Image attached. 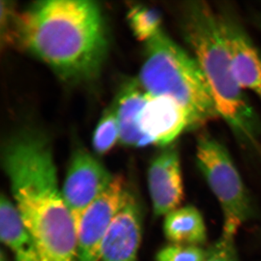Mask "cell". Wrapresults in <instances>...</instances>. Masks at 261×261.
<instances>
[{
	"instance_id": "cell-1",
	"label": "cell",
	"mask_w": 261,
	"mask_h": 261,
	"mask_svg": "<svg viewBox=\"0 0 261 261\" xmlns=\"http://www.w3.org/2000/svg\"><path fill=\"white\" fill-rule=\"evenodd\" d=\"M1 159L13 202L43 261H76L78 231L47 137L33 130L15 134L5 141Z\"/></svg>"
},
{
	"instance_id": "cell-2",
	"label": "cell",
	"mask_w": 261,
	"mask_h": 261,
	"mask_svg": "<svg viewBox=\"0 0 261 261\" xmlns=\"http://www.w3.org/2000/svg\"><path fill=\"white\" fill-rule=\"evenodd\" d=\"M8 34L66 82H82L97 76L108 50L102 11L84 0L37 2L13 15Z\"/></svg>"
},
{
	"instance_id": "cell-3",
	"label": "cell",
	"mask_w": 261,
	"mask_h": 261,
	"mask_svg": "<svg viewBox=\"0 0 261 261\" xmlns=\"http://www.w3.org/2000/svg\"><path fill=\"white\" fill-rule=\"evenodd\" d=\"M180 27L205 76L219 117L240 143L256 147L260 121L233 74L218 13L205 2H187L180 8Z\"/></svg>"
},
{
	"instance_id": "cell-4",
	"label": "cell",
	"mask_w": 261,
	"mask_h": 261,
	"mask_svg": "<svg viewBox=\"0 0 261 261\" xmlns=\"http://www.w3.org/2000/svg\"><path fill=\"white\" fill-rule=\"evenodd\" d=\"M145 43L138 80L145 92L176 101L188 113L192 129L219 117L205 76L191 53L163 30Z\"/></svg>"
},
{
	"instance_id": "cell-5",
	"label": "cell",
	"mask_w": 261,
	"mask_h": 261,
	"mask_svg": "<svg viewBox=\"0 0 261 261\" xmlns=\"http://www.w3.org/2000/svg\"><path fill=\"white\" fill-rule=\"evenodd\" d=\"M196 160L222 209V233L235 237L239 228L255 215V207L238 168L226 147L208 134H202L197 138Z\"/></svg>"
},
{
	"instance_id": "cell-6",
	"label": "cell",
	"mask_w": 261,
	"mask_h": 261,
	"mask_svg": "<svg viewBox=\"0 0 261 261\" xmlns=\"http://www.w3.org/2000/svg\"><path fill=\"white\" fill-rule=\"evenodd\" d=\"M114 176L85 149L73 152L61 190L77 231L86 211L106 191Z\"/></svg>"
},
{
	"instance_id": "cell-7",
	"label": "cell",
	"mask_w": 261,
	"mask_h": 261,
	"mask_svg": "<svg viewBox=\"0 0 261 261\" xmlns=\"http://www.w3.org/2000/svg\"><path fill=\"white\" fill-rule=\"evenodd\" d=\"M127 187L123 176H115L106 191L86 211L79 226L76 261H101L105 237Z\"/></svg>"
},
{
	"instance_id": "cell-8",
	"label": "cell",
	"mask_w": 261,
	"mask_h": 261,
	"mask_svg": "<svg viewBox=\"0 0 261 261\" xmlns=\"http://www.w3.org/2000/svg\"><path fill=\"white\" fill-rule=\"evenodd\" d=\"M142 228V202L134 187L128 185L105 237L101 261H138Z\"/></svg>"
},
{
	"instance_id": "cell-9",
	"label": "cell",
	"mask_w": 261,
	"mask_h": 261,
	"mask_svg": "<svg viewBox=\"0 0 261 261\" xmlns=\"http://www.w3.org/2000/svg\"><path fill=\"white\" fill-rule=\"evenodd\" d=\"M220 27L235 78L261 102V56L243 25L229 10L218 13Z\"/></svg>"
},
{
	"instance_id": "cell-10",
	"label": "cell",
	"mask_w": 261,
	"mask_h": 261,
	"mask_svg": "<svg viewBox=\"0 0 261 261\" xmlns=\"http://www.w3.org/2000/svg\"><path fill=\"white\" fill-rule=\"evenodd\" d=\"M147 184L156 217L180 207L185 192L179 152L173 144L163 147L151 161Z\"/></svg>"
},
{
	"instance_id": "cell-11",
	"label": "cell",
	"mask_w": 261,
	"mask_h": 261,
	"mask_svg": "<svg viewBox=\"0 0 261 261\" xmlns=\"http://www.w3.org/2000/svg\"><path fill=\"white\" fill-rule=\"evenodd\" d=\"M140 126L152 145L163 147L173 145L182 132L192 129L188 113L176 101L150 94L141 113Z\"/></svg>"
},
{
	"instance_id": "cell-12",
	"label": "cell",
	"mask_w": 261,
	"mask_h": 261,
	"mask_svg": "<svg viewBox=\"0 0 261 261\" xmlns=\"http://www.w3.org/2000/svg\"><path fill=\"white\" fill-rule=\"evenodd\" d=\"M138 81L126 82L122 87L113 106L119 126V141L127 147H141L152 145L140 126L141 113L148 100Z\"/></svg>"
},
{
	"instance_id": "cell-13",
	"label": "cell",
	"mask_w": 261,
	"mask_h": 261,
	"mask_svg": "<svg viewBox=\"0 0 261 261\" xmlns=\"http://www.w3.org/2000/svg\"><path fill=\"white\" fill-rule=\"evenodd\" d=\"M0 236L2 242L13 252L15 261H43L14 202L4 195L0 200Z\"/></svg>"
},
{
	"instance_id": "cell-14",
	"label": "cell",
	"mask_w": 261,
	"mask_h": 261,
	"mask_svg": "<svg viewBox=\"0 0 261 261\" xmlns=\"http://www.w3.org/2000/svg\"><path fill=\"white\" fill-rule=\"evenodd\" d=\"M165 236L171 244L202 247L207 242V229L200 211L195 206L180 207L165 216Z\"/></svg>"
},
{
	"instance_id": "cell-15",
	"label": "cell",
	"mask_w": 261,
	"mask_h": 261,
	"mask_svg": "<svg viewBox=\"0 0 261 261\" xmlns=\"http://www.w3.org/2000/svg\"><path fill=\"white\" fill-rule=\"evenodd\" d=\"M128 20L134 35L140 41L147 42L162 31L159 12L145 5H132L128 12Z\"/></svg>"
},
{
	"instance_id": "cell-16",
	"label": "cell",
	"mask_w": 261,
	"mask_h": 261,
	"mask_svg": "<svg viewBox=\"0 0 261 261\" xmlns=\"http://www.w3.org/2000/svg\"><path fill=\"white\" fill-rule=\"evenodd\" d=\"M119 126L113 107L105 112L98 123L93 137V147L99 154L109 152L119 140Z\"/></svg>"
},
{
	"instance_id": "cell-17",
	"label": "cell",
	"mask_w": 261,
	"mask_h": 261,
	"mask_svg": "<svg viewBox=\"0 0 261 261\" xmlns=\"http://www.w3.org/2000/svg\"><path fill=\"white\" fill-rule=\"evenodd\" d=\"M208 254L202 247L169 244L157 252L155 261H205Z\"/></svg>"
},
{
	"instance_id": "cell-18",
	"label": "cell",
	"mask_w": 261,
	"mask_h": 261,
	"mask_svg": "<svg viewBox=\"0 0 261 261\" xmlns=\"http://www.w3.org/2000/svg\"><path fill=\"white\" fill-rule=\"evenodd\" d=\"M234 238L222 233L219 240L209 248L208 256L205 261H240Z\"/></svg>"
},
{
	"instance_id": "cell-19",
	"label": "cell",
	"mask_w": 261,
	"mask_h": 261,
	"mask_svg": "<svg viewBox=\"0 0 261 261\" xmlns=\"http://www.w3.org/2000/svg\"><path fill=\"white\" fill-rule=\"evenodd\" d=\"M1 261H8V260H7V257L5 256L4 254V252H3V250H2L1 252Z\"/></svg>"
},
{
	"instance_id": "cell-20",
	"label": "cell",
	"mask_w": 261,
	"mask_h": 261,
	"mask_svg": "<svg viewBox=\"0 0 261 261\" xmlns=\"http://www.w3.org/2000/svg\"><path fill=\"white\" fill-rule=\"evenodd\" d=\"M258 24H259V25H260V28H261V16L259 17V18H258Z\"/></svg>"
}]
</instances>
